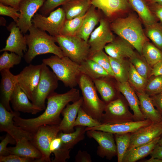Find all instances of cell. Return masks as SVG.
<instances>
[{
  "instance_id": "19",
  "label": "cell",
  "mask_w": 162,
  "mask_h": 162,
  "mask_svg": "<svg viewBox=\"0 0 162 162\" xmlns=\"http://www.w3.org/2000/svg\"><path fill=\"white\" fill-rule=\"evenodd\" d=\"M27 95L17 83L16 85L10 100L14 111L36 114L42 110L29 100Z\"/></svg>"
},
{
  "instance_id": "6",
  "label": "cell",
  "mask_w": 162,
  "mask_h": 162,
  "mask_svg": "<svg viewBox=\"0 0 162 162\" xmlns=\"http://www.w3.org/2000/svg\"><path fill=\"white\" fill-rule=\"evenodd\" d=\"M54 38L64 56L79 64L89 58L90 45L78 36L59 35Z\"/></svg>"
},
{
  "instance_id": "8",
  "label": "cell",
  "mask_w": 162,
  "mask_h": 162,
  "mask_svg": "<svg viewBox=\"0 0 162 162\" xmlns=\"http://www.w3.org/2000/svg\"><path fill=\"white\" fill-rule=\"evenodd\" d=\"M60 131L58 125H43L33 133L31 142L40 152L41 158L37 162H50V144Z\"/></svg>"
},
{
  "instance_id": "9",
  "label": "cell",
  "mask_w": 162,
  "mask_h": 162,
  "mask_svg": "<svg viewBox=\"0 0 162 162\" xmlns=\"http://www.w3.org/2000/svg\"><path fill=\"white\" fill-rule=\"evenodd\" d=\"M136 121L122 99L118 98L106 104L100 122L112 124Z\"/></svg>"
},
{
  "instance_id": "5",
  "label": "cell",
  "mask_w": 162,
  "mask_h": 162,
  "mask_svg": "<svg viewBox=\"0 0 162 162\" xmlns=\"http://www.w3.org/2000/svg\"><path fill=\"white\" fill-rule=\"evenodd\" d=\"M78 84L83 99L82 108L88 114L100 122L106 104L99 98L93 80L81 74Z\"/></svg>"
},
{
  "instance_id": "48",
  "label": "cell",
  "mask_w": 162,
  "mask_h": 162,
  "mask_svg": "<svg viewBox=\"0 0 162 162\" xmlns=\"http://www.w3.org/2000/svg\"><path fill=\"white\" fill-rule=\"evenodd\" d=\"M16 140L10 134L7 133L5 137L0 143V156H7L10 154L7 145L8 144L15 145Z\"/></svg>"
},
{
  "instance_id": "3",
  "label": "cell",
  "mask_w": 162,
  "mask_h": 162,
  "mask_svg": "<svg viewBox=\"0 0 162 162\" xmlns=\"http://www.w3.org/2000/svg\"><path fill=\"white\" fill-rule=\"evenodd\" d=\"M112 32L129 43L140 54L148 41L139 19L134 14L114 19L110 24Z\"/></svg>"
},
{
  "instance_id": "36",
  "label": "cell",
  "mask_w": 162,
  "mask_h": 162,
  "mask_svg": "<svg viewBox=\"0 0 162 162\" xmlns=\"http://www.w3.org/2000/svg\"><path fill=\"white\" fill-rule=\"evenodd\" d=\"M145 26L144 32L147 37L162 51V22L158 21Z\"/></svg>"
},
{
  "instance_id": "51",
  "label": "cell",
  "mask_w": 162,
  "mask_h": 162,
  "mask_svg": "<svg viewBox=\"0 0 162 162\" xmlns=\"http://www.w3.org/2000/svg\"><path fill=\"white\" fill-rule=\"evenodd\" d=\"M148 4L151 10L158 20L162 22V5L156 3Z\"/></svg>"
},
{
  "instance_id": "21",
  "label": "cell",
  "mask_w": 162,
  "mask_h": 162,
  "mask_svg": "<svg viewBox=\"0 0 162 162\" xmlns=\"http://www.w3.org/2000/svg\"><path fill=\"white\" fill-rule=\"evenodd\" d=\"M134 48L129 43L118 37L106 44L104 49L109 56L116 58L125 59L132 58L136 54Z\"/></svg>"
},
{
  "instance_id": "54",
  "label": "cell",
  "mask_w": 162,
  "mask_h": 162,
  "mask_svg": "<svg viewBox=\"0 0 162 162\" xmlns=\"http://www.w3.org/2000/svg\"><path fill=\"white\" fill-rule=\"evenodd\" d=\"M150 155L151 157L162 160V146L157 144Z\"/></svg>"
},
{
  "instance_id": "23",
  "label": "cell",
  "mask_w": 162,
  "mask_h": 162,
  "mask_svg": "<svg viewBox=\"0 0 162 162\" xmlns=\"http://www.w3.org/2000/svg\"><path fill=\"white\" fill-rule=\"evenodd\" d=\"M91 4L107 17L131 8L128 0H90Z\"/></svg>"
},
{
  "instance_id": "55",
  "label": "cell",
  "mask_w": 162,
  "mask_h": 162,
  "mask_svg": "<svg viewBox=\"0 0 162 162\" xmlns=\"http://www.w3.org/2000/svg\"><path fill=\"white\" fill-rule=\"evenodd\" d=\"M22 0H0V2L6 5L14 7L19 10L20 3Z\"/></svg>"
},
{
  "instance_id": "58",
  "label": "cell",
  "mask_w": 162,
  "mask_h": 162,
  "mask_svg": "<svg viewBox=\"0 0 162 162\" xmlns=\"http://www.w3.org/2000/svg\"><path fill=\"white\" fill-rule=\"evenodd\" d=\"M158 144L162 146V134L160 136V138L158 142Z\"/></svg>"
},
{
  "instance_id": "32",
  "label": "cell",
  "mask_w": 162,
  "mask_h": 162,
  "mask_svg": "<svg viewBox=\"0 0 162 162\" xmlns=\"http://www.w3.org/2000/svg\"><path fill=\"white\" fill-rule=\"evenodd\" d=\"M80 65L81 73L86 75L92 80L110 76L103 68L90 58L83 62Z\"/></svg>"
},
{
  "instance_id": "1",
  "label": "cell",
  "mask_w": 162,
  "mask_h": 162,
  "mask_svg": "<svg viewBox=\"0 0 162 162\" xmlns=\"http://www.w3.org/2000/svg\"><path fill=\"white\" fill-rule=\"evenodd\" d=\"M80 97L79 90L74 88L63 94L54 92L47 98V106L42 114L29 119L16 116L14 118V124L33 134L40 126L58 125L62 120L60 115L63 109L69 103L74 102Z\"/></svg>"
},
{
  "instance_id": "43",
  "label": "cell",
  "mask_w": 162,
  "mask_h": 162,
  "mask_svg": "<svg viewBox=\"0 0 162 162\" xmlns=\"http://www.w3.org/2000/svg\"><path fill=\"white\" fill-rule=\"evenodd\" d=\"M147 82L144 92L150 96L162 92V75L152 76Z\"/></svg>"
},
{
  "instance_id": "17",
  "label": "cell",
  "mask_w": 162,
  "mask_h": 162,
  "mask_svg": "<svg viewBox=\"0 0 162 162\" xmlns=\"http://www.w3.org/2000/svg\"><path fill=\"white\" fill-rule=\"evenodd\" d=\"M10 34L6 41L5 46L0 50L14 52L22 57L23 52H26L27 49L26 40L20 28L15 22H11L7 27Z\"/></svg>"
},
{
  "instance_id": "14",
  "label": "cell",
  "mask_w": 162,
  "mask_h": 162,
  "mask_svg": "<svg viewBox=\"0 0 162 162\" xmlns=\"http://www.w3.org/2000/svg\"><path fill=\"white\" fill-rule=\"evenodd\" d=\"M42 64H30L16 75L17 82L31 100L40 77Z\"/></svg>"
},
{
  "instance_id": "18",
  "label": "cell",
  "mask_w": 162,
  "mask_h": 162,
  "mask_svg": "<svg viewBox=\"0 0 162 162\" xmlns=\"http://www.w3.org/2000/svg\"><path fill=\"white\" fill-rule=\"evenodd\" d=\"M152 123L150 120L146 119L122 123L109 124H101L92 128L86 127V131L90 130H96L106 131L113 134L131 133L143 127Z\"/></svg>"
},
{
  "instance_id": "49",
  "label": "cell",
  "mask_w": 162,
  "mask_h": 162,
  "mask_svg": "<svg viewBox=\"0 0 162 162\" xmlns=\"http://www.w3.org/2000/svg\"><path fill=\"white\" fill-rule=\"evenodd\" d=\"M35 161V160L33 159L22 157L14 154L0 156V162H34Z\"/></svg>"
},
{
  "instance_id": "39",
  "label": "cell",
  "mask_w": 162,
  "mask_h": 162,
  "mask_svg": "<svg viewBox=\"0 0 162 162\" xmlns=\"http://www.w3.org/2000/svg\"><path fill=\"white\" fill-rule=\"evenodd\" d=\"M117 151L118 162H122L130 144V133L114 134Z\"/></svg>"
},
{
  "instance_id": "42",
  "label": "cell",
  "mask_w": 162,
  "mask_h": 162,
  "mask_svg": "<svg viewBox=\"0 0 162 162\" xmlns=\"http://www.w3.org/2000/svg\"><path fill=\"white\" fill-rule=\"evenodd\" d=\"M101 124L100 122L93 118L86 113L82 108H80L77 116L74 123V126H83L92 128Z\"/></svg>"
},
{
  "instance_id": "33",
  "label": "cell",
  "mask_w": 162,
  "mask_h": 162,
  "mask_svg": "<svg viewBox=\"0 0 162 162\" xmlns=\"http://www.w3.org/2000/svg\"><path fill=\"white\" fill-rule=\"evenodd\" d=\"M109 58L116 79L119 82H128L130 62L125 59L116 58L109 56Z\"/></svg>"
},
{
  "instance_id": "45",
  "label": "cell",
  "mask_w": 162,
  "mask_h": 162,
  "mask_svg": "<svg viewBox=\"0 0 162 162\" xmlns=\"http://www.w3.org/2000/svg\"><path fill=\"white\" fill-rule=\"evenodd\" d=\"M130 62L133 65L137 72L143 77L147 80L151 69H150L146 62L144 61L136 54L130 59Z\"/></svg>"
},
{
  "instance_id": "34",
  "label": "cell",
  "mask_w": 162,
  "mask_h": 162,
  "mask_svg": "<svg viewBox=\"0 0 162 162\" xmlns=\"http://www.w3.org/2000/svg\"><path fill=\"white\" fill-rule=\"evenodd\" d=\"M142 54L150 66L152 67L156 64L162 62V51L148 41L145 43L143 46Z\"/></svg>"
},
{
  "instance_id": "20",
  "label": "cell",
  "mask_w": 162,
  "mask_h": 162,
  "mask_svg": "<svg viewBox=\"0 0 162 162\" xmlns=\"http://www.w3.org/2000/svg\"><path fill=\"white\" fill-rule=\"evenodd\" d=\"M0 85L1 102L8 111H12L10 104L11 97L16 84V75L13 74L9 69L0 71Z\"/></svg>"
},
{
  "instance_id": "2",
  "label": "cell",
  "mask_w": 162,
  "mask_h": 162,
  "mask_svg": "<svg viewBox=\"0 0 162 162\" xmlns=\"http://www.w3.org/2000/svg\"><path fill=\"white\" fill-rule=\"evenodd\" d=\"M28 34L24 35L28 49L24 56L26 62L30 63L37 56L52 53L60 57L64 56L59 46L55 43L54 37L37 28L33 24Z\"/></svg>"
},
{
  "instance_id": "11",
  "label": "cell",
  "mask_w": 162,
  "mask_h": 162,
  "mask_svg": "<svg viewBox=\"0 0 162 162\" xmlns=\"http://www.w3.org/2000/svg\"><path fill=\"white\" fill-rule=\"evenodd\" d=\"M20 115L19 112L8 110L0 103V131L10 134L17 142L25 139L32 140L33 134L16 125L14 123V117Z\"/></svg>"
},
{
  "instance_id": "27",
  "label": "cell",
  "mask_w": 162,
  "mask_h": 162,
  "mask_svg": "<svg viewBox=\"0 0 162 162\" xmlns=\"http://www.w3.org/2000/svg\"><path fill=\"white\" fill-rule=\"evenodd\" d=\"M10 154L16 155L35 160L37 162L42 157L40 152L29 140L24 139L16 142L15 147H8Z\"/></svg>"
},
{
  "instance_id": "25",
  "label": "cell",
  "mask_w": 162,
  "mask_h": 162,
  "mask_svg": "<svg viewBox=\"0 0 162 162\" xmlns=\"http://www.w3.org/2000/svg\"><path fill=\"white\" fill-rule=\"evenodd\" d=\"M118 91L125 97L137 120L146 119L141 111L139 101L137 94L130 85L128 82H118Z\"/></svg>"
},
{
  "instance_id": "13",
  "label": "cell",
  "mask_w": 162,
  "mask_h": 162,
  "mask_svg": "<svg viewBox=\"0 0 162 162\" xmlns=\"http://www.w3.org/2000/svg\"><path fill=\"white\" fill-rule=\"evenodd\" d=\"M89 138L94 139L98 144L97 154L99 157H105L111 160L117 155V148L113 134L106 131L96 130L86 131Z\"/></svg>"
},
{
  "instance_id": "40",
  "label": "cell",
  "mask_w": 162,
  "mask_h": 162,
  "mask_svg": "<svg viewBox=\"0 0 162 162\" xmlns=\"http://www.w3.org/2000/svg\"><path fill=\"white\" fill-rule=\"evenodd\" d=\"M128 82L138 92L144 91L147 83V80L137 72L133 65L130 62Z\"/></svg>"
},
{
  "instance_id": "52",
  "label": "cell",
  "mask_w": 162,
  "mask_h": 162,
  "mask_svg": "<svg viewBox=\"0 0 162 162\" xmlns=\"http://www.w3.org/2000/svg\"><path fill=\"white\" fill-rule=\"evenodd\" d=\"M150 97L154 106L162 116V92Z\"/></svg>"
},
{
  "instance_id": "50",
  "label": "cell",
  "mask_w": 162,
  "mask_h": 162,
  "mask_svg": "<svg viewBox=\"0 0 162 162\" xmlns=\"http://www.w3.org/2000/svg\"><path fill=\"white\" fill-rule=\"evenodd\" d=\"M75 161L76 162H91L90 155L86 151H78L75 156Z\"/></svg>"
},
{
  "instance_id": "10",
  "label": "cell",
  "mask_w": 162,
  "mask_h": 162,
  "mask_svg": "<svg viewBox=\"0 0 162 162\" xmlns=\"http://www.w3.org/2000/svg\"><path fill=\"white\" fill-rule=\"evenodd\" d=\"M66 20L64 11L62 8H59L51 12L47 17L36 13L32 22L39 29L47 31L50 35L55 37L60 35Z\"/></svg>"
},
{
  "instance_id": "47",
  "label": "cell",
  "mask_w": 162,
  "mask_h": 162,
  "mask_svg": "<svg viewBox=\"0 0 162 162\" xmlns=\"http://www.w3.org/2000/svg\"><path fill=\"white\" fill-rule=\"evenodd\" d=\"M19 10L11 6L5 5L0 2V15L11 18L16 23L20 16Z\"/></svg>"
},
{
  "instance_id": "24",
  "label": "cell",
  "mask_w": 162,
  "mask_h": 162,
  "mask_svg": "<svg viewBox=\"0 0 162 162\" xmlns=\"http://www.w3.org/2000/svg\"><path fill=\"white\" fill-rule=\"evenodd\" d=\"M100 10L92 5L85 14L77 36L88 42L90 34L101 19Z\"/></svg>"
},
{
  "instance_id": "35",
  "label": "cell",
  "mask_w": 162,
  "mask_h": 162,
  "mask_svg": "<svg viewBox=\"0 0 162 162\" xmlns=\"http://www.w3.org/2000/svg\"><path fill=\"white\" fill-rule=\"evenodd\" d=\"M50 150L51 154L53 153L55 156L52 162H65L70 157V150L62 146L61 140L58 136L52 141Z\"/></svg>"
},
{
  "instance_id": "26",
  "label": "cell",
  "mask_w": 162,
  "mask_h": 162,
  "mask_svg": "<svg viewBox=\"0 0 162 162\" xmlns=\"http://www.w3.org/2000/svg\"><path fill=\"white\" fill-rule=\"evenodd\" d=\"M141 111L146 119L152 122H162V116L155 108L150 96L144 91L137 92Z\"/></svg>"
},
{
  "instance_id": "22",
  "label": "cell",
  "mask_w": 162,
  "mask_h": 162,
  "mask_svg": "<svg viewBox=\"0 0 162 162\" xmlns=\"http://www.w3.org/2000/svg\"><path fill=\"white\" fill-rule=\"evenodd\" d=\"M83 102L82 97H80L79 100L73 102L72 104H67L63 109L61 112L63 118L58 125V128L60 131L65 133L74 131V123Z\"/></svg>"
},
{
  "instance_id": "57",
  "label": "cell",
  "mask_w": 162,
  "mask_h": 162,
  "mask_svg": "<svg viewBox=\"0 0 162 162\" xmlns=\"http://www.w3.org/2000/svg\"><path fill=\"white\" fill-rule=\"evenodd\" d=\"M148 4L156 3L162 5V0H146Z\"/></svg>"
},
{
  "instance_id": "7",
  "label": "cell",
  "mask_w": 162,
  "mask_h": 162,
  "mask_svg": "<svg viewBox=\"0 0 162 162\" xmlns=\"http://www.w3.org/2000/svg\"><path fill=\"white\" fill-rule=\"evenodd\" d=\"M41 64L40 80L30 100L34 105L43 110L46 108V100L57 88L58 80L47 66L43 63Z\"/></svg>"
},
{
  "instance_id": "15",
  "label": "cell",
  "mask_w": 162,
  "mask_h": 162,
  "mask_svg": "<svg viewBox=\"0 0 162 162\" xmlns=\"http://www.w3.org/2000/svg\"><path fill=\"white\" fill-rule=\"evenodd\" d=\"M162 134V122H152L141 128L130 133V142L127 151L148 143Z\"/></svg>"
},
{
  "instance_id": "44",
  "label": "cell",
  "mask_w": 162,
  "mask_h": 162,
  "mask_svg": "<svg viewBox=\"0 0 162 162\" xmlns=\"http://www.w3.org/2000/svg\"><path fill=\"white\" fill-rule=\"evenodd\" d=\"M89 58L99 64L108 72L110 76H114L109 56L103 50L95 53Z\"/></svg>"
},
{
  "instance_id": "16",
  "label": "cell",
  "mask_w": 162,
  "mask_h": 162,
  "mask_svg": "<svg viewBox=\"0 0 162 162\" xmlns=\"http://www.w3.org/2000/svg\"><path fill=\"white\" fill-rule=\"evenodd\" d=\"M46 0H22L19 5L20 16L16 23L22 33H26L32 25V20Z\"/></svg>"
},
{
  "instance_id": "46",
  "label": "cell",
  "mask_w": 162,
  "mask_h": 162,
  "mask_svg": "<svg viewBox=\"0 0 162 162\" xmlns=\"http://www.w3.org/2000/svg\"><path fill=\"white\" fill-rule=\"evenodd\" d=\"M70 0H46L39 10L40 14L45 16L56 8L62 5Z\"/></svg>"
},
{
  "instance_id": "4",
  "label": "cell",
  "mask_w": 162,
  "mask_h": 162,
  "mask_svg": "<svg viewBox=\"0 0 162 162\" xmlns=\"http://www.w3.org/2000/svg\"><path fill=\"white\" fill-rule=\"evenodd\" d=\"M42 63L51 69L58 80L66 87L72 88L78 84L81 74L80 64L68 57L52 55L43 59Z\"/></svg>"
},
{
  "instance_id": "30",
  "label": "cell",
  "mask_w": 162,
  "mask_h": 162,
  "mask_svg": "<svg viewBox=\"0 0 162 162\" xmlns=\"http://www.w3.org/2000/svg\"><path fill=\"white\" fill-rule=\"evenodd\" d=\"M131 8L137 14L144 26L158 20L151 10L146 0H128Z\"/></svg>"
},
{
  "instance_id": "29",
  "label": "cell",
  "mask_w": 162,
  "mask_h": 162,
  "mask_svg": "<svg viewBox=\"0 0 162 162\" xmlns=\"http://www.w3.org/2000/svg\"><path fill=\"white\" fill-rule=\"evenodd\" d=\"M90 0H70L62 5L66 20L84 15L92 5Z\"/></svg>"
},
{
  "instance_id": "12",
  "label": "cell",
  "mask_w": 162,
  "mask_h": 162,
  "mask_svg": "<svg viewBox=\"0 0 162 162\" xmlns=\"http://www.w3.org/2000/svg\"><path fill=\"white\" fill-rule=\"evenodd\" d=\"M99 23V26L92 33L88 41L90 46L89 58L103 50L105 46L115 38L108 21L101 18Z\"/></svg>"
},
{
  "instance_id": "37",
  "label": "cell",
  "mask_w": 162,
  "mask_h": 162,
  "mask_svg": "<svg viewBox=\"0 0 162 162\" xmlns=\"http://www.w3.org/2000/svg\"><path fill=\"white\" fill-rule=\"evenodd\" d=\"M97 90L106 104L115 99L116 94L112 86L102 79L93 80Z\"/></svg>"
},
{
  "instance_id": "31",
  "label": "cell",
  "mask_w": 162,
  "mask_h": 162,
  "mask_svg": "<svg viewBox=\"0 0 162 162\" xmlns=\"http://www.w3.org/2000/svg\"><path fill=\"white\" fill-rule=\"evenodd\" d=\"M86 128L83 126H77L75 127L74 131L69 133L60 131L57 136L61 140L62 146L66 148L71 150L85 138Z\"/></svg>"
},
{
  "instance_id": "53",
  "label": "cell",
  "mask_w": 162,
  "mask_h": 162,
  "mask_svg": "<svg viewBox=\"0 0 162 162\" xmlns=\"http://www.w3.org/2000/svg\"><path fill=\"white\" fill-rule=\"evenodd\" d=\"M160 75H162V62H158L152 67L149 77Z\"/></svg>"
},
{
  "instance_id": "38",
  "label": "cell",
  "mask_w": 162,
  "mask_h": 162,
  "mask_svg": "<svg viewBox=\"0 0 162 162\" xmlns=\"http://www.w3.org/2000/svg\"><path fill=\"white\" fill-rule=\"evenodd\" d=\"M85 14L69 20H66L60 35L65 36H77Z\"/></svg>"
},
{
  "instance_id": "41",
  "label": "cell",
  "mask_w": 162,
  "mask_h": 162,
  "mask_svg": "<svg viewBox=\"0 0 162 162\" xmlns=\"http://www.w3.org/2000/svg\"><path fill=\"white\" fill-rule=\"evenodd\" d=\"M22 58L14 52L4 51L0 56V71L5 69L10 70L15 65L19 64L21 62Z\"/></svg>"
},
{
  "instance_id": "56",
  "label": "cell",
  "mask_w": 162,
  "mask_h": 162,
  "mask_svg": "<svg viewBox=\"0 0 162 162\" xmlns=\"http://www.w3.org/2000/svg\"><path fill=\"white\" fill-rule=\"evenodd\" d=\"M145 162H162V160L156 158L152 157L149 159L146 160L144 161Z\"/></svg>"
},
{
  "instance_id": "28",
  "label": "cell",
  "mask_w": 162,
  "mask_h": 162,
  "mask_svg": "<svg viewBox=\"0 0 162 162\" xmlns=\"http://www.w3.org/2000/svg\"><path fill=\"white\" fill-rule=\"evenodd\" d=\"M160 136L151 141L128 150L125 154L122 162H135L150 154L158 143Z\"/></svg>"
}]
</instances>
